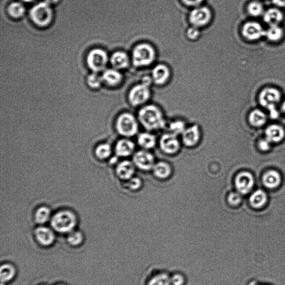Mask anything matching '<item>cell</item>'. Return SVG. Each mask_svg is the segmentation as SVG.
Here are the masks:
<instances>
[{
  "mask_svg": "<svg viewBox=\"0 0 285 285\" xmlns=\"http://www.w3.org/2000/svg\"><path fill=\"white\" fill-rule=\"evenodd\" d=\"M157 53L154 46L150 43L142 42L134 46L132 52V61L136 68L149 66L157 60Z\"/></svg>",
  "mask_w": 285,
  "mask_h": 285,
  "instance_id": "cell-1",
  "label": "cell"
},
{
  "mask_svg": "<svg viewBox=\"0 0 285 285\" xmlns=\"http://www.w3.org/2000/svg\"><path fill=\"white\" fill-rule=\"evenodd\" d=\"M139 120L148 130H155L165 126L163 113L158 107L149 104L143 107L139 112Z\"/></svg>",
  "mask_w": 285,
  "mask_h": 285,
  "instance_id": "cell-2",
  "label": "cell"
},
{
  "mask_svg": "<svg viewBox=\"0 0 285 285\" xmlns=\"http://www.w3.org/2000/svg\"><path fill=\"white\" fill-rule=\"evenodd\" d=\"M77 224V217L74 212L69 209L59 210L51 220V225L56 231L62 233L73 231Z\"/></svg>",
  "mask_w": 285,
  "mask_h": 285,
  "instance_id": "cell-3",
  "label": "cell"
},
{
  "mask_svg": "<svg viewBox=\"0 0 285 285\" xmlns=\"http://www.w3.org/2000/svg\"><path fill=\"white\" fill-rule=\"evenodd\" d=\"M282 95L279 89L274 87L265 88L259 96V101L261 106L267 109L272 118H277L279 112L277 106L281 102Z\"/></svg>",
  "mask_w": 285,
  "mask_h": 285,
  "instance_id": "cell-4",
  "label": "cell"
},
{
  "mask_svg": "<svg viewBox=\"0 0 285 285\" xmlns=\"http://www.w3.org/2000/svg\"><path fill=\"white\" fill-rule=\"evenodd\" d=\"M30 17L35 24L41 27L46 26L52 21L53 10L48 3L45 1L40 2L31 10Z\"/></svg>",
  "mask_w": 285,
  "mask_h": 285,
  "instance_id": "cell-5",
  "label": "cell"
},
{
  "mask_svg": "<svg viewBox=\"0 0 285 285\" xmlns=\"http://www.w3.org/2000/svg\"><path fill=\"white\" fill-rule=\"evenodd\" d=\"M213 19L211 9L208 6L194 7L189 13V19L190 25L202 29L208 26Z\"/></svg>",
  "mask_w": 285,
  "mask_h": 285,
  "instance_id": "cell-6",
  "label": "cell"
},
{
  "mask_svg": "<svg viewBox=\"0 0 285 285\" xmlns=\"http://www.w3.org/2000/svg\"><path fill=\"white\" fill-rule=\"evenodd\" d=\"M116 129L120 135L127 137L133 136L138 131L137 121L131 113H123L116 120Z\"/></svg>",
  "mask_w": 285,
  "mask_h": 285,
  "instance_id": "cell-7",
  "label": "cell"
},
{
  "mask_svg": "<svg viewBox=\"0 0 285 285\" xmlns=\"http://www.w3.org/2000/svg\"><path fill=\"white\" fill-rule=\"evenodd\" d=\"M151 87L140 83L131 89L129 92L128 100L133 106L137 107L146 103L151 98Z\"/></svg>",
  "mask_w": 285,
  "mask_h": 285,
  "instance_id": "cell-8",
  "label": "cell"
},
{
  "mask_svg": "<svg viewBox=\"0 0 285 285\" xmlns=\"http://www.w3.org/2000/svg\"><path fill=\"white\" fill-rule=\"evenodd\" d=\"M108 61V54L100 49L92 50L87 57L89 67L95 73L103 71L106 68Z\"/></svg>",
  "mask_w": 285,
  "mask_h": 285,
  "instance_id": "cell-9",
  "label": "cell"
},
{
  "mask_svg": "<svg viewBox=\"0 0 285 285\" xmlns=\"http://www.w3.org/2000/svg\"><path fill=\"white\" fill-rule=\"evenodd\" d=\"M171 76V70L166 64L158 63L152 69L151 76L155 85L167 84L170 81Z\"/></svg>",
  "mask_w": 285,
  "mask_h": 285,
  "instance_id": "cell-10",
  "label": "cell"
},
{
  "mask_svg": "<svg viewBox=\"0 0 285 285\" xmlns=\"http://www.w3.org/2000/svg\"><path fill=\"white\" fill-rule=\"evenodd\" d=\"M265 31L260 23L248 21L242 27L243 36L248 40L256 41L265 37Z\"/></svg>",
  "mask_w": 285,
  "mask_h": 285,
  "instance_id": "cell-11",
  "label": "cell"
},
{
  "mask_svg": "<svg viewBox=\"0 0 285 285\" xmlns=\"http://www.w3.org/2000/svg\"><path fill=\"white\" fill-rule=\"evenodd\" d=\"M255 185L253 174L247 171H241L235 178V186L237 192L243 194L248 193Z\"/></svg>",
  "mask_w": 285,
  "mask_h": 285,
  "instance_id": "cell-12",
  "label": "cell"
},
{
  "mask_svg": "<svg viewBox=\"0 0 285 285\" xmlns=\"http://www.w3.org/2000/svg\"><path fill=\"white\" fill-rule=\"evenodd\" d=\"M134 165L140 169L148 171L153 169L154 158L151 153L146 151H139L133 157Z\"/></svg>",
  "mask_w": 285,
  "mask_h": 285,
  "instance_id": "cell-13",
  "label": "cell"
},
{
  "mask_svg": "<svg viewBox=\"0 0 285 285\" xmlns=\"http://www.w3.org/2000/svg\"><path fill=\"white\" fill-rule=\"evenodd\" d=\"M161 147L163 151L167 154L176 153L179 149V142L176 135L173 133L166 134L161 139Z\"/></svg>",
  "mask_w": 285,
  "mask_h": 285,
  "instance_id": "cell-14",
  "label": "cell"
},
{
  "mask_svg": "<svg viewBox=\"0 0 285 285\" xmlns=\"http://www.w3.org/2000/svg\"><path fill=\"white\" fill-rule=\"evenodd\" d=\"M285 137L284 128L278 124H272L265 130V138L271 143L282 142Z\"/></svg>",
  "mask_w": 285,
  "mask_h": 285,
  "instance_id": "cell-15",
  "label": "cell"
},
{
  "mask_svg": "<svg viewBox=\"0 0 285 285\" xmlns=\"http://www.w3.org/2000/svg\"><path fill=\"white\" fill-rule=\"evenodd\" d=\"M263 17L265 22L269 26L280 25L284 19L282 11L276 7L265 11Z\"/></svg>",
  "mask_w": 285,
  "mask_h": 285,
  "instance_id": "cell-16",
  "label": "cell"
},
{
  "mask_svg": "<svg viewBox=\"0 0 285 285\" xmlns=\"http://www.w3.org/2000/svg\"><path fill=\"white\" fill-rule=\"evenodd\" d=\"M282 175L275 170H269L263 177V184L268 189H275L282 183Z\"/></svg>",
  "mask_w": 285,
  "mask_h": 285,
  "instance_id": "cell-17",
  "label": "cell"
},
{
  "mask_svg": "<svg viewBox=\"0 0 285 285\" xmlns=\"http://www.w3.org/2000/svg\"><path fill=\"white\" fill-rule=\"evenodd\" d=\"M111 61L114 69H124L130 65V58L126 52L124 51H118L112 55Z\"/></svg>",
  "mask_w": 285,
  "mask_h": 285,
  "instance_id": "cell-18",
  "label": "cell"
},
{
  "mask_svg": "<svg viewBox=\"0 0 285 285\" xmlns=\"http://www.w3.org/2000/svg\"><path fill=\"white\" fill-rule=\"evenodd\" d=\"M200 139V130L196 125L187 129L183 132V141L187 146L193 147L196 145Z\"/></svg>",
  "mask_w": 285,
  "mask_h": 285,
  "instance_id": "cell-19",
  "label": "cell"
},
{
  "mask_svg": "<svg viewBox=\"0 0 285 285\" xmlns=\"http://www.w3.org/2000/svg\"><path fill=\"white\" fill-rule=\"evenodd\" d=\"M35 233L37 240L42 245L49 246L54 241V233L48 228L40 226L35 230Z\"/></svg>",
  "mask_w": 285,
  "mask_h": 285,
  "instance_id": "cell-20",
  "label": "cell"
},
{
  "mask_svg": "<svg viewBox=\"0 0 285 285\" xmlns=\"http://www.w3.org/2000/svg\"><path fill=\"white\" fill-rule=\"evenodd\" d=\"M134 171L133 164L128 161H124L120 162L117 166L116 173L120 179L127 180L133 175Z\"/></svg>",
  "mask_w": 285,
  "mask_h": 285,
  "instance_id": "cell-21",
  "label": "cell"
},
{
  "mask_svg": "<svg viewBox=\"0 0 285 285\" xmlns=\"http://www.w3.org/2000/svg\"><path fill=\"white\" fill-rule=\"evenodd\" d=\"M134 148V144L131 140L126 139H121L116 143V154L119 157H128L133 152Z\"/></svg>",
  "mask_w": 285,
  "mask_h": 285,
  "instance_id": "cell-22",
  "label": "cell"
},
{
  "mask_svg": "<svg viewBox=\"0 0 285 285\" xmlns=\"http://www.w3.org/2000/svg\"><path fill=\"white\" fill-rule=\"evenodd\" d=\"M102 77L105 83L113 87L119 84L123 79L122 73L116 69H109L105 70Z\"/></svg>",
  "mask_w": 285,
  "mask_h": 285,
  "instance_id": "cell-23",
  "label": "cell"
},
{
  "mask_svg": "<svg viewBox=\"0 0 285 285\" xmlns=\"http://www.w3.org/2000/svg\"><path fill=\"white\" fill-rule=\"evenodd\" d=\"M268 201L267 195L264 190H257L253 192L249 197V203L255 209L262 208Z\"/></svg>",
  "mask_w": 285,
  "mask_h": 285,
  "instance_id": "cell-24",
  "label": "cell"
},
{
  "mask_svg": "<svg viewBox=\"0 0 285 285\" xmlns=\"http://www.w3.org/2000/svg\"><path fill=\"white\" fill-rule=\"evenodd\" d=\"M248 120L252 126L261 127L266 123L267 116L263 111L256 109L249 113Z\"/></svg>",
  "mask_w": 285,
  "mask_h": 285,
  "instance_id": "cell-25",
  "label": "cell"
},
{
  "mask_svg": "<svg viewBox=\"0 0 285 285\" xmlns=\"http://www.w3.org/2000/svg\"><path fill=\"white\" fill-rule=\"evenodd\" d=\"M285 32L284 29L280 25L269 26L268 29L265 31V37L269 41L273 42H279L283 38Z\"/></svg>",
  "mask_w": 285,
  "mask_h": 285,
  "instance_id": "cell-26",
  "label": "cell"
},
{
  "mask_svg": "<svg viewBox=\"0 0 285 285\" xmlns=\"http://www.w3.org/2000/svg\"><path fill=\"white\" fill-rule=\"evenodd\" d=\"M154 174L156 177L165 179L170 176L171 169L169 164L165 162H159L153 167Z\"/></svg>",
  "mask_w": 285,
  "mask_h": 285,
  "instance_id": "cell-27",
  "label": "cell"
},
{
  "mask_svg": "<svg viewBox=\"0 0 285 285\" xmlns=\"http://www.w3.org/2000/svg\"><path fill=\"white\" fill-rule=\"evenodd\" d=\"M51 217V210L48 207L41 206L35 213V220L37 223L43 225L48 222Z\"/></svg>",
  "mask_w": 285,
  "mask_h": 285,
  "instance_id": "cell-28",
  "label": "cell"
},
{
  "mask_svg": "<svg viewBox=\"0 0 285 285\" xmlns=\"http://www.w3.org/2000/svg\"><path fill=\"white\" fill-rule=\"evenodd\" d=\"M247 9L249 15L255 18L263 16L265 11L263 4L258 1H253L249 3Z\"/></svg>",
  "mask_w": 285,
  "mask_h": 285,
  "instance_id": "cell-29",
  "label": "cell"
},
{
  "mask_svg": "<svg viewBox=\"0 0 285 285\" xmlns=\"http://www.w3.org/2000/svg\"><path fill=\"white\" fill-rule=\"evenodd\" d=\"M138 141L139 145L145 149H151L154 147L156 142L155 136L147 133L140 134Z\"/></svg>",
  "mask_w": 285,
  "mask_h": 285,
  "instance_id": "cell-30",
  "label": "cell"
},
{
  "mask_svg": "<svg viewBox=\"0 0 285 285\" xmlns=\"http://www.w3.org/2000/svg\"><path fill=\"white\" fill-rule=\"evenodd\" d=\"M112 147L108 143H101L97 146L95 150L96 157L100 160L108 158L112 154Z\"/></svg>",
  "mask_w": 285,
  "mask_h": 285,
  "instance_id": "cell-31",
  "label": "cell"
},
{
  "mask_svg": "<svg viewBox=\"0 0 285 285\" xmlns=\"http://www.w3.org/2000/svg\"><path fill=\"white\" fill-rule=\"evenodd\" d=\"M15 269L10 264L3 265L0 270V278L2 283H7L13 279L15 275Z\"/></svg>",
  "mask_w": 285,
  "mask_h": 285,
  "instance_id": "cell-32",
  "label": "cell"
},
{
  "mask_svg": "<svg viewBox=\"0 0 285 285\" xmlns=\"http://www.w3.org/2000/svg\"><path fill=\"white\" fill-rule=\"evenodd\" d=\"M25 9L21 3L15 2L11 3L8 7V13L14 18H19L24 15Z\"/></svg>",
  "mask_w": 285,
  "mask_h": 285,
  "instance_id": "cell-33",
  "label": "cell"
},
{
  "mask_svg": "<svg viewBox=\"0 0 285 285\" xmlns=\"http://www.w3.org/2000/svg\"><path fill=\"white\" fill-rule=\"evenodd\" d=\"M171 280L165 274H159L150 281L148 285H171Z\"/></svg>",
  "mask_w": 285,
  "mask_h": 285,
  "instance_id": "cell-34",
  "label": "cell"
},
{
  "mask_svg": "<svg viewBox=\"0 0 285 285\" xmlns=\"http://www.w3.org/2000/svg\"><path fill=\"white\" fill-rule=\"evenodd\" d=\"M103 77H101L96 73H93L89 76L87 83L90 87L98 88L102 83Z\"/></svg>",
  "mask_w": 285,
  "mask_h": 285,
  "instance_id": "cell-35",
  "label": "cell"
},
{
  "mask_svg": "<svg viewBox=\"0 0 285 285\" xmlns=\"http://www.w3.org/2000/svg\"><path fill=\"white\" fill-rule=\"evenodd\" d=\"M201 29L197 27L190 25L186 30V37L190 40L196 41L201 36Z\"/></svg>",
  "mask_w": 285,
  "mask_h": 285,
  "instance_id": "cell-36",
  "label": "cell"
},
{
  "mask_svg": "<svg viewBox=\"0 0 285 285\" xmlns=\"http://www.w3.org/2000/svg\"><path fill=\"white\" fill-rule=\"evenodd\" d=\"M170 130L175 135L183 133L185 131V124L181 120L175 121L170 125Z\"/></svg>",
  "mask_w": 285,
  "mask_h": 285,
  "instance_id": "cell-37",
  "label": "cell"
},
{
  "mask_svg": "<svg viewBox=\"0 0 285 285\" xmlns=\"http://www.w3.org/2000/svg\"><path fill=\"white\" fill-rule=\"evenodd\" d=\"M83 237L82 234L79 232L72 231L69 233L68 237L69 243L73 246H76L81 243Z\"/></svg>",
  "mask_w": 285,
  "mask_h": 285,
  "instance_id": "cell-38",
  "label": "cell"
},
{
  "mask_svg": "<svg viewBox=\"0 0 285 285\" xmlns=\"http://www.w3.org/2000/svg\"><path fill=\"white\" fill-rule=\"evenodd\" d=\"M229 204L232 206L239 205L242 201V194L239 192H232L228 197Z\"/></svg>",
  "mask_w": 285,
  "mask_h": 285,
  "instance_id": "cell-39",
  "label": "cell"
},
{
  "mask_svg": "<svg viewBox=\"0 0 285 285\" xmlns=\"http://www.w3.org/2000/svg\"><path fill=\"white\" fill-rule=\"evenodd\" d=\"M271 144L272 143L266 138L261 139L259 140L258 143L259 149L261 151L264 152L268 151L270 149Z\"/></svg>",
  "mask_w": 285,
  "mask_h": 285,
  "instance_id": "cell-40",
  "label": "cell"
},
{
  "mask_svg": "<svg viewBox=\"0 0 285 285\" xmlns=\"http://www.w3.org/2000/svg\"><path fill=\"white\" fill-rule=\"evenodd\" d=\"M181 1L187 7H196L200 6L204 0H181Z\"/></svg>",
  "mask_w": 285,
  "mask_h": 285,
  "instance_id": "cell-41",
  "label": "cell"
},
{
  "mask_svg": "<svg viewBox=\"0 0 285 285\" xmlns=\"http://www.w3.org/2000/svg\"><path fill=\"white\" fill-rule=\"evenodd\" d=\"M141 186V181L137 178H133L129 182V186L132 190H137Z\"/></svg>",
  "mask_w": 285,
  "mask_h": 285,
  "instance_id": "cell-42",
  "label": "cell"
},
{
  "mask_svg": "<svg viewBox=\"0 0 285 285\" xmlns=\"http://www.w3.org/2000/svg\"><path fill=\"white\" fill-rule=\"evenodd\" d=\"M272 2L275 7L279 9L285 7V0H272Z\"/></svg>",
  "mask_w": 285,
  "mask_h": 285,
  "instance_id": "cell-43",
  "label": "cell"
},
{
  "mask_svg": "<svg viewBox=\"0 0 285 285\" xmlns=\"http://www.w3.org/2000/svg\"><path fill=\"white\" fill-rule=\"evenodd\" d=\"M59 0H45V2L49 4V5H52V4L57 3Z\"/></svg>",
  "mask_w": 285,
  "mask_h": 285,
  "instance_id": "cell-44",
  "label": "cell"
},
{
  "mask_svg": "<svg viewBox=\"0 0 285 285\" xmlns=\"http://www.w3.org/2000/svg\"><path fill=\"white\" fill-rule=\"evenodd\" d=\"M282 111L285 113V100L282 103Z\"/></svg>",
  "mask_w": 285,
  "mask_h": 285,
  "instance_id": "cell-45",
  "label": "cell"
},
{
  "mask_svg": "<svg viewBox=\"0 0 285 285\" xmlns=\"http://www.w3.org/2000/svg\"><path fill=\"white\" fill-rule=\"evenodd\" d=\"M22 1L26 2H30L33 1L34 0H22Z\"/></svg>",
  "mask_w": 285,
  "mask_h": 285,
  "instance_id": "cell-46",
  "label": "cell"
},
{
  "mask_svg": "<svg viewBox=\"0 0 285 285\" xmlns=\"http://www.w3.org/2000/svg\"><path fill=\"white\" fill-rule=\"evenodd\" d=\"M61 285V284H60V285Z\"/></svg>",
  "mask_w": 285,
  "mask_h": 285,
  "instance_id": "cell-47",
  "label": "cell"
}]
</instances>
